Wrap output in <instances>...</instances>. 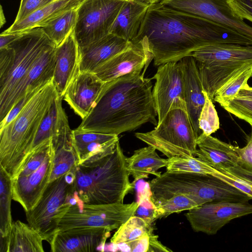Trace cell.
Masks as SVG:
<instances>
[{"instance_id":"obj_1","label":"cell","mask_w":252,"mask_h":252,"mask_svg":"<svg viewBox=\"0 0 252 252\" xmlns=\"http://www.w3.org/2000/svg\"><path fill=\"white\" fill-rule=\"evenodd\" d=\"M143 37L158 66L178 62L209 44L252 45V39L235 31L159 2L149 5L135 39Z\"/></svg>"},{"instance_id":"obj_2","label":"cell","mask_w":252,"mask_h":252,"mask_svg":"<svg viewBox=\"0 0 252 252\" xmlns=\"http://www.w3.org/2000/svg\"><path fill=\"white\" fill-rule=\"evenodd\" d=\"M152 78L130 73L105 83L89 114L76 128L114 134L134 130L146 123L157 126Z\"/></svg>"},{"instance_id":"obj_3","label":"cell","mask_w":252,"mask_h":252,"mask_svg":"<svg viewBox=\"0 0 252 252\" xmlns=\"http://www.w3.org/2000/svg\"><path fill=\"white\" fill-rule=\"evenodd\" d=\"M126 157L118 141L114 151L100 159L76 167L74 193L86 204L124 203L134 183L129 181Z\"/></svg>"},{"instance_id":"obj_4","label":"cell","mask_w":252,"mask_h":252,"mask_svg":"<svg viewBox=\"0 0 252 252\" xmlns=\"http://www.w3.org/2000/svg\"><path fill=\"white\" fill-rule=\"evenodd\" d=\"M57 93L52 80L0 129V166L13 178L32 150L39 127Z\"/></svg>"},{"instance_id":"obj_5","label":"cell","mask_w":252,"mask_h":252,"mask_svg":"<svg viewBox=\"0 0 252 252\" xmlns=\"http://www.w3.org/2000/svg\"><path fill=\"white\" fill-rule=\"evenodd\" d=\"M53 43L41 28H36L23 32L16 40L0 49V115L16 87L43 51Z\"/></svg>"},{"instance_id":"obj_6","label":"cell","mask_w":252,"mask_h":252,"mask_svg":"<svg viewBox=\"0 0 252 252\" xmlns=\"http://www.w3.org/2000/svg\"><path fill=\"white\" fill-rule=\"evenodd\" d=\"M135 137L160 151L168 158L195 157L198 137L193 128L185 101L175 102L155 128L136 132Z\"/></svg>"},{"instance_id":"obj_7","label":"cell","mask_w":252,"mask_h":252,"mask_svg":"<svg viewBox=\"0 0 252 252\" xmlns=\"http://www.w3.org/2000/svg\"><path fill=\"white\" fill-rule=\"evenodd\" d=\"M55 149L52 138L33 148L12 178L13 199L25 212L37 204L50 182Z\"/></svg>"},{"instance_id":"obj_8","label":"cell","mask_w":252,"mask_h":252,"mask_svg":"<svg viewBox=\"0 0 252 252\" xmlns=\"http://www.w3.org/2000/svg\"><path fill=\"white\" fill-rule=\"evenodd\" d=\"M76 166L49 182L35 206L26 212L28 223L49 243L57 231L59 219L77 202L74 194Z\"/></svg>"},{"instance_id":"obj_9","label":"cell","mask_w":252,"mask_h":252,"mask_svg":"<svg viewBox=\"0 0 252 252\" xmlns=\"http://www.w3.org/2000/svg\"><path fill=\"white\" fill-rule=\"evenodd\" d=\"M138 205V202L89 204L79 198L58 220L57 232L75 227H102L111 231L133 216Z\"/></svg>"},{"instance_id":"obj_10","label":"cell","mask_w":252,"mask_h":252,"mask_svg":"<svg viewBox=\"0 0 252 252\" xmlns=\"http://www.w3.org/2000/svg\"><path fill=\"white\" fill-rule=\"evenodd\" d=\"M129 0H83L77 8L74 34L83 48L110 33L121 9Z\"/></svg>"},{"instance_id":"obj_11","label":"cell","mask_w":252,"mask_h":252,"mask_svg":"<svg viewBox=\"0 0 252 252\" xmlns=\"http://www.w3.org/2000/svg\"><path fill=\"white\" fill-rule=\"evenodd\" d=\"M252 214V204L247 202H210L189 210L185 216L192 230L214 235L230 220Z\"/></svg>"},{"instance_id":"obj_12","label":"cell","mask_w":252,"mask_h":252,"mask_svg":"<svg viewBox=\"0 0 252 252\" xmlns=\"http://www.w3.org/2000/svg\"><path fill=\"white\" fill-rule=\"evenodd\" d=\"M159 3L210 20L252 39V27L234 15L227 0H161Z\"/></svg>"},{"instance_id":"obj_13","label":"cell","mask_w":252,"mask_h":252,"mask_svg":"<svg viewBox=\"0 0 252 252\" xmlns=\"http://www.w3.org/2000/svg\"><path fill=\"white\" fill-rule=\"evenodd\" d=\"M126 49L117 54L93 71L102 82L106 83L126 74L145 72L153 56L145 37L131 41Z\"/></svg>"},{"instance_id":"obj_14","label":"cell","mask_w":252,"mask_h":252,"mask_svg":"<svg viewBox=\"0 0 252 252\" xmlns=\"http://www.w3.org/2000/svg\"><path fill=\"white\" fill-rule=\"evenodd\" d=\"M151 78L156 80L152 93L158 113V124L175 102L181 99L185 100L182 62H170L158 66L156 73Z\"/></svg>"},{"instance_id":"obj_15","label":"cell","mask_w":252,"mask_h":252,"mask_svg":"<svg viewBox=\"0 0 252 252\" xmlns=\"http://www.w3.org/2000/svg\"><path fill=\"white\" fill-rule=\"evenodd\" d=\"M109 230L102 227H75L57 232L49 242L53 252L104 251Z\"/></svg>"},{"instance_id":"obj_16","label":"cell","mask_w":252,"mask_h":252,"mask_svg":"<svg viewBox=\"0 0 252 252\" xmlns=\"http://www.w3.org/2000/svg\"><path fill=\"white\" fill-rule=\"evenodd\" d=\"M105 83L93 72L79 71L67 87L63 98L83 119L92 110Z\"/></svg>"},{"instance_id":"obj_17","label":"cell","mask_w":252,"mask_h":252,"mask_svg":"<svg viewBox=\"0 0 252 252\" xmlns=\"http://www.w3.org/2000/svg\"><path fill=\"white\" fill-rule=\"evenodd\" d=\"M56 47L55 44L52 43L43 51L35 61L25 77L13 92L4 112L0 115V122L27 91L43 87L52 80L55 69Z\"/></svg>"},{"instance_id":"obj_18","label":"cell","mask_w":252,"mask_h":252,"mask_svg":"<svg viewBox=\"0 0 252 252\" xmlns=\"http://www.w3.org/2000/svg\"><path fill=\"white\" fill-rule=\"evenodd\" d=\"M79 61V48L73 31L55 49L52 81L57 94L61 97L63 98L67 87L80 71Z\"/></svg>"},{"instance_id":"obj_19","label":"cell","mask_w":252,"mask_h":252,"mask_svg":"<svg viewBox=\"0 0 252 252\" xmlns=\"http://www.w3.org/2000/svg\"><path fill=\"white\" fill-rule=\"evenodd\" d=\"M118 136L73 130L72 142L77 158V165L93 162L112 153L119 141Z\"/></svg>"},{"instance_id":"obj_20","label":"cell","mask_w":252,"mask_h":252,"mask_svg":"<svg viewBox=\"0 0 252 252\" xmlns=\"http://www.w3.org/2000/svg\"><path fill=\"white\" fill-rule=\"evenodd\" d=\"M131 43L110 33L79 48L80 71L93 72L109 59L127 48Z\"/></svg>"},{"instance_id":"obj_21","label":"cell","mask_w":252,"mask_h":252,"mask_svg":"<svg viewBox=\"0 0 252 252\" xmlns=\"http://www.w3.org/2000/svg\"><path fill=\"white\" fill-rule=\"evenodd\" d=\"M184 73V95L188 113L197 137L202 133L198 119L205 103V95L194 58L188 56L180 60Z\"/></svg>"},{"instance_id":"obj_22","label":"cell","mask_w":252,"mask_h":252,"mask_svg":"<svg viewBox=\"0 0 252 252\" xmlns=\"http://www.w3.org/2000/svg\"><path fill=\"white\" fill-rule=\"evenodd\" d=\"M195 154L217 170H227L238 165V156L233 145L202 132L197 139Z\"/></svg>"},{"instance_id":"obj_23","label":"cell","mask_w":252,"mask_h":252,"mask_svg":"<svg viewBox=\"0 0 252 252\" xmlns=\"http://www.w3.org/2000/svg\"><path fill=\"white\" fill-rule=\"evenodd\" d=\"M197 64H211L252 61V45L217 43L203 46L193 52Z\"/></svg>"},{"instance_id":"obj_24","label":"cell","mask_w":252,"mask_h":252,"mask_svg":"<svg viewBox=\"0 0 252 252\" xmlns=\"http://www.w3.org/2000/svg\"><path fill=\"white\" fill-rule=\"evenodd\" d=\"M197 65L203 90L214 102L216 92L237 74L252 67V61Z\"/></svg>"},{"instance_id":"obj_25","label":"cell","mask_w":252,"mask_h":252,"mask_svg":"<svg viewBox=\"0 0 252 252\" xmlns=\"http://www.w3.org/2000/svg\"><path fill=\"white\" fill-rule=\"evenodd\" d=\"M43 239L34 228L23 222H13L6 237L0 236L1 252H43Z\"/></svg>"},{"instance_id":"obj_26","label":"cell","mask_w":252,"mask_h":252,"mask_svg":"<svg viewBox=\"0 0 252 252\" xmlns=\"http://www.w3.org/2000/svg\"><path fill=\"white\" fill-rule=\"evenodd\" d=\"M83 0H54L36 10L22 21L13 23L2 33L23 32L36 28H41L64 12L77 8Z\"/></svg>"},{"instance_id":"obj_27","label":"cell","mask_w":252,"mask_h":252,"mask_svg":"<svg viewBox=\"0 0 252 252\" xmlns=\"http://www.w3.org/2000/svg\"><path fill=\"white\" fill-rule=\"evenodd\" d=\"M149 4L140 0H129L117 16L110 33L132 41L137 36Z\"/></svg>"},{"instance_id":"obj_28","label":"cell","mask_w":252,"mask_h":252,"mask_svg":"<svg viewBox=\"0 0 252 252\" xmlns=\"http://www.w3.org/2000/svg\"><path fill=\"white\" fill-rule=\"evenodd\" d=\"M126 168L133 178V183L152 174L159 176L158 170L166 167L168 158H160L154 147L148 145L134 151L133 155L126 158Z\"/></svg>"},{"instance_id":"obj_29","label":"cell","mask_w":252,"mask_h":252,"mask_svg":"<svg viewBox=\"0 0 252 252\" xmlns=\"http://www.w3.org/2000/svg\"><path fill=\"white\" fill-rule=\"evenodd\" d=\"M63 98L58 94L56 96L39 126L32 150L50 138L55 141L63 126L68 122L67 117L62 107Z\"/></svg>"},{"instance_id":"obj_30","label":"cell","mask_w":252,"mask_h":252,"mask_svg":"<svg viewBox=\"0 0 252 252\" xmlns=\"http://www.w3.org/2000/svg\"><path fill=\"white\" fill-rule=\"evenodd\" d=\"M72 133L63 135L53 142L55 154L50 182L77 166V158L72 142Z\"/></svg>"},{"instance_id":"obj_31","label":"cell","mask_w":252,"mask_h":252,"mask_svg":"<svg viewBox=\"0 0 252 252\" xmlns=\"http://www.w3.org/2000/svg\"><path fill=\"white\" fill-rule=\"evenodd\" d=\"M77 8L64 12L41 27L56 46L61 44L74 31L77 21Z\"/></svg>"},{"instance_id":"obj_32","label":"cell","mask_w":252,"mask_h":252,"mask_svg":"<svg viewBox=\"0 0 252 252\" xmlns=\"http://www.w3.org/2000/svg\"><path fill=\"white\" fill-rule=\"evenodd\" d=\"M153 225L154 224L133 215L117 229L110 242L117 246L135 240L146 234L153 232L155 229Z\"/></svg>"},{"instance_id":"obj_33","label":"cell","mask_w":252,"mask_h":252,"mask_svg":"<svg viewBox=\"0 0 252 252\" xmlns=\"http://www.w3.org/2000/svg\"><path fill=\"white\" fill-rule=\"evenodd\" d=\"M0 235L6 237L12 225L11 211L13 199L12 178L0 166Z\"/></svg>"},{"instance_id":"obj_34","label":"cell","mask_w":252,"mask_h":252,"mask_svg":"<svg viewBox=\"0 0 252 252\" xmlns=\"http://www.w3.org/2000/svg\"><path fill=\"white\" fill-rule=\"evenodd\" d=\"M154 202L156 205L157 220L173 213L189 210L205 203L202 200L187 193L177 194L169 198Z\"/></svg>"},{"instance_id":"obj_35","label":"cell","mask_w":252,"mask_h":252,"mask_svg":"<svg viewBox=\"0 0 252 252\" xmlns=\"http://www.w3.org/2000/svg\"><path fill=\"white\" fill-rule=\"evenodd\" d=\"M166 171L190 172L212 175L214 168L196 157H174L168 158Z\"/></svg>"},{"instance_id":"obj_36","label":"cell","mask_w":252,"mask_h":252,"mask_svg":"<svg viewBox=\"0 0 252 252\" xmlns=\"http://www.w3.org/2000/svg\"><path fill=\"white\" fill-rule=\"evenodd\" d=\"M252 76V67L246 69L231 78L216 93L214 102L219 103L237 96L239 91L244 87Z\"/></svg>"},{"instance_id":"obj_37","label":"cell","mask_w":252,"mask_h":252,"mask_svg":"<svg viewBox=\"0 0 252 252\" xmlns=\"http://www.w3.org/2000/svg\"><path fill=\"white\" fill-rule=\"evenodd\" d=\"M205 103L201 111L199 119V127L206 135H210L220 127V121L217 111L207 93L203 91Z\"/></svg>"},{"instance_id":"obj_38","label":"cell","mask_w":252,"mask_h":252,"mask_svg":"<svg viewBox=\"0 0 252 252\" xmlns=\"http://www.w3.org/2000/svg\"><path fill=\"white\" fill-rule=\"evenodd\" d=\"M219 104L228 112L245 121L252 126V99L235 97Z\"/></svg>"},{"instance_id":"obj_39","label":"cell","mask_w":252,"mask_h":252,"mask_svg":"<svg viewBox=\"0 0 252 252\" xmlns=\"http://www.w3.org/2000/svg\"><path fill=\"white\" fill-rule=\"evenodd\" d=\"M138 206L133 215L141 218L151 224H154L157 219L156 205L153 201L149 184L145 186L139 193Z\"/></svg>"},{"instance_id":"obj_40","label":"cell","mask_w":252,"mask_h":252,"mask_svg":"<svg viewBox=\"0 0 252 252\" xmlns=\"http://www.w3.org/2000/svg\"><path fill=\"white\" fill-rule=\"evenodd\" d=\"M212 175L231 184L252 198V184L238 178L223 170L214 168Z\"/></svg>"},{"instance_id":"obj_41","label":"cell","mask_w":252,"mask_h":252,"mask_svg":"<svg viewBox=\"0 0 252 252\" xmlns=\"http://www.w3.org/2000/svg\"><path fill=\"white\" fill-rule=\"evenodd\" d=\"M43 87H39L34 90L27 91L14 105L5 118L0 122V129L8 125L20 113L33 96Z\"/></svg>"},{"instance_id":"obj_42","label":"cell","mask_w":252,"mask_h":252,"mask_svg":"<svg viewBox=\"0 0 252 252\" xmlns=\"http://www.w3.org/2000/svg\"><path fill=\"white\" fill-rule=\"evenodd\" d=\"M54 0H21L14 23L20 22Z\"/></svg>"},{"instance_id":"obj_43","label":"cell","mask_w":252,"mask_h":252,"mask_svg":"<svg viewBox=\"0 0 252 252\" xmlns=\"http://www.w3.org/2000/svg\"><path fill=\"white\" fill-rule=\"evenodd\" d=\"M233 148L238 156V165L252 172V126L251 134L247 139V145L243 148L233 146Z\"/></svg>"},{"instance_id":"obj_44","label":"cell","mask_w":252,"mask_h":252,"mask_svg":"<svg viewBox=\"0 0 252 252\" xmlns=\"http://www.w3.org/2000/svg\"><path fill=\"white\" fill-rule=\"evenodd\" d=\"M235 16L252 22V0H227Z\"/></svg>"},{"instance_id":"obj_45","label":"cell","mask_w":252,"mask_h":252,"mask_svg":"<svg viewBox=\"0 0 252 252\" xmlns=\"http://www.w3.org/2000/svg\"><path fill=\"white\" fill-rule=\"evenodd\" d=\"M153 233L146 234L135 240L123 244V245H125L127 248L126 251L148 252L150 246V237Z\"/></svg>"},{"instance_id":"obj_46","label":"cell","mask_w":252,"mask_h":252,"mask_svg":"<svg viewBox=\"0 0 252 252\" xmlns=\"http://www.w3.org/2000/svg\"><path fill=\"white\" fill-rule=\"evenodd\" d=\"M223 170L238 178L252 184V172L246 170L238 165Z\"/></svg>"},{"instance_id":"obj_47","label":"cell","mask_w":252,"mask_h":252,"mask_svg":"<svg viewBox=\"0 0 252 252\" xmlns=\"http://www.w3.org/2000/svg\"><path fill=\"white\" fill-rule=\"evenodd\" d=\"M172 252V251L163 245L158 239V235L154 233L150 237V246L148 252Z\"/></svg>"},{"instance_id":"obj_48","label":"cell","mask_w":252,"mask_h":252,"mask_svg":"<svg viewBox=\"0 0 252 252\" xmlns=\"http://www.w3.org/2000/svg\"><path fill=\"white\" fill-rule=\"evenodd\" d=\"M23 32H15L11 33L0 34V49L4 48L9 45L11 43L18 38Z\"/></svg>"},{"instance_id":"obj_49","label":"cell","mask_w":252,"mask_h":252,"mask_svg":"<svg viewBox=\"0 0 252 252\" xmlns=\"http://www.w3.org/2000/svg\"><path fill=\"white\" fill-rule=\"evenodd\" d=\"M236 97H241L252 99V87L246 84L239 92Z\"/></svg>"},{"instance_id":"obj_50","label":"cell","mask_w":252,"mask_h":252,"mask_svg":"<svg viewBox=\"0 0 252 252\" xmlns=\"http://www.w3.org/2000/svg\"><path fill=\"white\" fill-rule=\"evenodd\" d=\"M6 22L5 18L3 12L2 6H0V28L5 24Z\"/></svg>"},{"instance_id":"obj_51","label":"cell","mask_w":252,"mask_h":252,"mask_svg":"<svg viewBox=\"0 0 252 252\" xmlns=\"http://www.w3.org/2000/svg\"><path fill=\"white\" fill-rule=\"evenodd\" d=\"M142 0L149 5L157 3H159L161 0Z\"/></svg>"}]
</instances>
